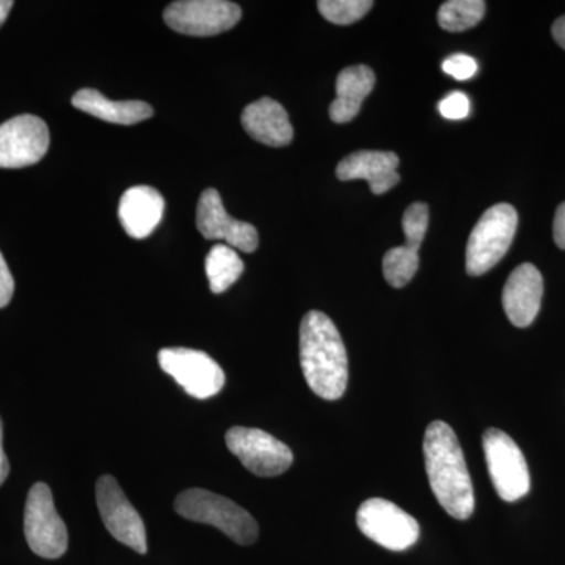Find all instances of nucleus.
<instances>
[{"label": "nucleus", "instance_id": "423d86ee", "mask_svg": "<svg viewBox=\"0 0 565 565\" xmlns=\"http://www.w3.org/2000/svg\"><path fill=\"white\" fill-rule=\"evenodd\" d=\"M24 533L35 555L57 559L68 548V531L54 505L50 486L39 482L25 503Z\"/></svg>", "mask_w": 565, "mask_h": 565}, {"label": "nucleus", "instance_id": "7ed1b4c3", "mask_svg": "<svg viewBox=\"0 0 565 565\" xmlns=\"http://www.w3.org/2000/svg\"><path fill=\"white\" fill-rule=\"evenodd\" d=\"M174 511L192 522L221 530L239 545L255 544L259 527L244 508L210 490L189 489L178 494Z\"/></svg>", "mask_w": 565, "mask_h": 565}, {"label": "nucleus", "instance_id": "4468645a", "mask_svg": "<svg viewBox=\"0 0 565 565\" xmlns=\"http://www.w3.org/2000/svg\"><path fill=\"white\" fill-rule=\"evenodd\" d=\"M429 226V207L426 203H414L407 207L403 217L405 244L390 248L385 253V280L393 288H404L415 277L419 267V247Z\"/></svg>", "mask_w": 565, "mask_h": 565}, {"label": "nucleus", "instance_id": "f257e3e1", "mask_svg": "<svg viewBox=\"0 0 565 565\" xmlns=\"http://www.w3.org/2000/svg\"><path fill=\"white\" fill-rule=\"evenodd\" d=\"M424 462L430 489L441 508L456 520L475 512V490L457 435L445 422H434L424 435Z\"/></svg>", "mask_w": 565, "mask_h": 565}, {"label": "nucleus", "instance_id": "dca6fc26", "mask_svg": "<svg viewBox=\"0 0 565 565\" xmlns=\"http://www.w3.org/2000/svg\"><path fill=\"white\" fill-rule=\"evenodd\" d=\"M399 158L392 151H356L338 163L337 177L341 181L364 180L374 195L388 192L399 182Z\"/></svg>", "mask_w": 565, "mask_h": 565}, {"label": "nucleus", "instance_id": "1a4fd4ad", "mask_svg": "<svg viewBox=\"0 0 565 565\" xmlns=\"http://www.w3.org/2000/svg\"><path fill=\"white\" fill-rule=\"evenodd\" d=\"M159 366L196 399H210L225 386L226 377L221 364L202 351L162 349L159 352Z\"/></svg>", "mask_w": 565, "mask_h": 565}, {"label": "nucleus", "instance_id": "c756f323", "mask_svg": "<svg viewBox=\"0 0 565 565\" xmlns=\"http://www.w3.org/2000/svg\"><path fill=\"white\" fill-rule=\"evenodd\" d=\"M14 2L11 0H0V28H2L3 22L9 18L11 9H13Z\"/></svg>", "mask_w": 565, "mask_h": 565}, {"label": "nucleus", "instance_id": "412c9836", "mask_svg": "<svg viewBox=\"0 0 565 565\" xmlns=\"http://www.w3.org/2000/svg\"><path fill=\"white\" fill-rule=\"evenodd\" d=\"M204 267L211 291L214 294L228 291L244 273L243 259L233 247L225 244H217L211 248Z\"/></svg>", "mask_w": 565, "mask_h": 565}, {"label": "nucleus", "instance_id": "aec40b11", "mask_svg": "<svg viewBox=\"0 0 565 565\" xmlns=\"http://www.w3.org/2000/svg\"><path fill=\"white\" fill-rule=\"evenodd\" d=\"M77 110L85 111L99 120L114 125H137L152 117V107L143 102H110L103 93L82 88L71 99Z\"/></svg>", "mask_w": 565, "mask_h": 565}, {"label": "nucleus", "instance_id": "39448f33", "mask_svg": "<svg viewBox=\"0 0 565 565\" xmlns=\"http://www.w3.org/2000/svg\"><path fill=\"white\" fill-rule=\"evenodd\" d=\"M482 446L498 497L508 503L525 497L531 489L530 470L519 445L503 430L487 429L482 435Z\"/></svg>", "mask_w": 565, "mask_h": 565}, {"label": "nucleus", "instance_id": "0eeeda50", "mask_svg": "<svg viewBox=\"0 0 565 565\" xmlns=\"http://www.w3.org/2000/svg\"><path fill=\"white\" fill-rule=\"evenodd\" d=\"M356 525L367 539L392 552H404L419 539L414 516L384 498L364 501L356 512Z\"/></svg>", "mask_w": 565, "mask_h": 565}, {"label": "nucleus", "instance_id": "2eb2a0df", "mask_svg": "<svg viewBox=\"0 0 565 565\" xmlns=\"http://www.w3.org/2000/svg\"><path fill=\"white\" fill-rule=\"evenodd\" d=\"M544 278L534 264L525 263L509 275L503 289V307L509 321L520 329L534 322L541 311Z\"/></svg>", "mask_w": 565, "mask_h": 565}, {"label": "nucleus", "instance_id": "f3484780", "mask_svg": "<svg viewBox=\"0 0 565 565\" xmlns=\"http://www.w3.org/2000/svg\"><path fill=\"white\" fill-rule=\"evenodd\" d=\"M166 202L161 193L150 185H136L122 193L118 217L125 232L134 239L150 236L163 217Z\"/></svg>", "mask_w": 565, "mask_h": 565}, {"label": "nucleus", "instance_id": "c85d7f7f", "mask_svg": "<svg viewBox=\"0 0 565 565\" xmlns=\"http://www.w3.org/2000/svg\"><path fill=\"white\" fill-rule=\"evenodd\" d=\"M552 33L556 43L565 50V17H561L559 20H556L555 24H553Z\"/></svg>", "mask_w": 565, "mask_h": 565}, {"label": "nucleus", "instance_id": "bb28decb", "mask_svg": "<svg viewBox=\"0 0 565 565\" xmlns=\"http://www.w3.org/2000/svg\"><path fill=\"white\" fill-rule=\"evenodd\" d=\"M553 237L561 250H565V203L557 207L555 222H553Z\"/></svg>", "mask_w": 565, "mask_h": 565}, {"label": "nucleus", "instance_id": "20e7f679", "mask_svg": "<svg viewBox=\"0 0 565 565\" xmlns=\"http://www.w3.org/2000/svg\"><path fill=\"white\" fill-rule=\"evenodd\" d=\"M519 214L508 203L494 204L482 214L467 245V273L479 277L492 270L514 241Z\"/></svg>", "mask_w": 565, "mask_h": 565}, {"label": "nucleus", "instance_id": "f8f14e48", "mask_svg": "<svg viewBox=\"0 0 565 565\" xmlns=\"http://www.w3.org/2000/svg\"><path fill=\"white\" fill-rule=\"evenodd\" d=\"M46 122L35 115H20L0 125V169L35 166L50 150Z\"/></svg>", "mask_w": 565, "mask_h": 565}, {"label": "nucleus", "instance_id": "ddd939ff", "mask_svg": "<svg viewBox=\"0 0 565 565\" xmlns=\"http://www.w3.org/2000/svg\"><path fill=\"white\" fill-rule=\"evenodd\" d=\"M196 228L204 239L225 241L234 250L253 253L258 248V230L252 223L236 221L223 206L221 193L206 189L196 207Z\"/></svg>", "mask_w": 565, "mask_h": 565}, {"label": "nucleus", "instance_id": "6ab92c4d", "mask_svg": "<svg viewBox=\"0 0 565 565\" xmlns=\"http://www.w3.org/2000/svg\"><path fill=\"white\" fill-rule=\"evenodd\" d=\"M375 74L370 66H349L338 74L337 98L330 104V118L338 125L352 121L362 109L364 99L373 92Z\"/></svg>", "mask_w": 565, "mask_h": 565}, {"label": "nucleus", "instance_id": "f03ea898", "mask_svg": "<svg viewBox=\"0 0 565 565\" xmlns=\"http://www.w3.org/2000/svg\"><path fill=\"white\" fill-rule=\"evenodd\" d=\"M300 366L311 392L327 401L343 397L349 381L348 352L332 319L310 311L300 323Z\"/></svg>", "mask_w": 565, "mask_h": 565}, {"label": "nucleus", "instance_id": "9d476101", "mask_svg": "<svg viewBox=\"0 0 565 565\" xmlns=\"http://www.w3.org/2000/svg\"><path fill=\"white\" fill-rule=\"evenodd\" d=\"M226 446L250 473L262 478L280 476L292 465L291 449L274 435L253 427H233L226 433Z\"/></svg>", "mask_w": 565, "mask_h": 565}, {"label": "nucleus", "instance_id": "cd10ccee", "mask_svg": "<svg viewBox=\"0 0 565 565\" xmlns=\"http://www.w3.org/2000/svg\"><path fill=\"white\" fill-rule=\"evenodd\" d=\"M10 473V463L9 459H7L6 451H3V426L2 419H0V486L6 482V479L9 478Z\"/></svg>", "mask_w": 565, "mask_h": 565}, {"label": "nucleus", "instance_id": "5701e85b", "mask_svg": "<svg viewBox=\"0 0 565 565\" xmlns=\"http://www.w3.org/2000/svg\"><path fill=\"white\" fill-rule=\"evenodd\" d=\"M371 0H319L318 9L327 21L337 25H349L362 20L373 9Z\"/></svg>", "mask_w": 565, "mask_h": 565}, {"label": "nucleus", "instance_id": "393cba45", "mask_svg": "<svg viewBox=\"0 0 565 565\" xmlns=\"http://www.w3.org/2000/svg\"><path fill=\"white\" fill-rule=\"evenodd\" d=\"M441 68L457 81H468L478 73V63L470 55L455 54L446 58Z\"/></svg>", "mask_w": 565, "mask_h": 565}, {"label": "nucleus", "instance_id": "6e6552de", "mask_svg": "<svg viewBox=\"0 0 565 565\" xmlns=\"http://www.w3.org/2000/svg\"><path fill=\"white\" fill-rule=\"evenodd\" d=\"M241 18V7L226 0H181L163 11L166 24L189 36L218 35L233 29Z\"/></svg>", "mask_w": 565, "mask_h": 565}, {"label": "nucleus", "instance_id": "4be33fe9", "mask_svg": "<svg viewBox=\"0 0 565 565\" xmlns=\"http://www.w3.org/2000/svg\"><path fill=\"white\" fill-rule=\"evenodd\" d=\"M484 0H449L438 10V24L446 32H465L475 28L486 14Z\"/></svg>", "mask_w": 565, "mask_h": 565}, {"label": "nucleus", "instance_id": "b1692460", "mask_svg": "<svg viewBox=\"0 0 565 565\" xmlns=\"http://www.w3.org/2000/svg\"><path fill=\"white\" fill-rule=\"evenodd\" d=\"M438 110H440L446 120H463L470 114V99L462 92L449 93L438 104Z\"/></svg>", "mask_w": 565, "mask_h": 565}, {"label": "nucleus", "instance_id": "9b49d317", "mask_svg": "<svg viewBox=\"0 0 565 565\" xmlns=\"http://www.w3.org/2000/svg\"><path fill=\"white\" fill-rule=\"evenodd\" d=\"M96 503L107 531L121 544L145 555L148 545L143 520L114 476H103L96 482Z\"/></svg>", "mask_w": 565, "mask_h": 565}, {"label": "nucleus", "instance_id": "a878e982", "mask_svg": "<svg viewBox=\"0 0 565 565\" xmlns=\"http://www.w3.org/2000/svg\"><path fill=\"white\" fill-rule=\"evenodd\" d=\"M14 294V280L11 275L9 266H7L6 258L0 253V308H6L11 302V297Z\"/></svg>", "mask_w": 565, "mask_h": 565}, {"label": "nucleus", "instance_id": "a211bd4d", "mask_svg": "<svg viewBox=\"0 0 565 565\" xmlns=\"http://www.w3.org/2000/svg\"><path fill=\"white\" fill-rule=\"evenodd\" d=\"M241 121L252 139L267 147H286L292 141L294 129L288 111L273 98L248 104Z\"/></svg>", "mask_w": 565, "mask_h": 565}]
</instances>
